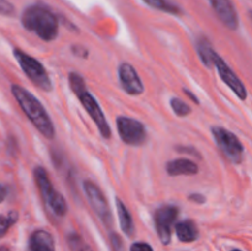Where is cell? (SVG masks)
<instances>
[{
  "label": "cell",
  "mask_w": 252,
  "mask_h": 251,
  "mask_svg": "<svg viewBox=\"0 0 252 251\" xmlns=\"http://www.w3.org/2000/svg\"><path fill=\"white\" fill-rule=\"evenodd\" d=\"M79 251H93V250H91L90 246H88V245H85V244H83V246H81L80 250H79Z\"/></svg>",
  "instance_id": "f1b7e54d"
},
{
  "label": "cell",
  "mask_w": 252,
  "mask_h": 251,
  "mask_svg": "<svg viewBox=\"0 0 252 251\" xmlns=\"http://www.w3.org/2000/svg\"><path fill=\"white\" fill-rule=\"evenodd\" d=\"M213 65L216 66L217 70H218L219 76H220L221 80L236 94L240 100H246L248 97V90H246L245 85L243 84V81L238 78L235 73L229 68V65L226 64V62L224 61L221 57H219V54L217 53L214 54L213 58Z\"/></svg>",
  "instance_id": "30bf717a"
},
{
  "label": "cell",
  "mask_w": 252,
  "mask_h": 251,
  "mask_svg": "<svg viewBox=\"0 0 252 251\" xmlns=\"http://www.w3.org/2000/svg\"><path fill=\"white\" fill-rule=\"evenodd\" d=\"M197 51H198L202 63L207 68H213V58L214 54H216V51H214L211 42L206 37H202V38L198 39V42H197Z\"/></svg>",
  "instance_id": "e0dca14e"
},
{
  "label": "cell",
  "mask_w": 252,
  "mask_h": 251,
  "mask_svg": "<svg viewBox=\"0 0 252 251\" xmlns=\"http://www.w3.org/2000/svg\"><path fill=\"white\" fill-rule=\"evenodd\" d=\"M22 26L33 32L42 41L51 42L58 36V19L47 6L41 4L30 5L21 15Z\"/></svg>",
  "instance_id": "7a4b0ae2"
},
{
  "label": "cell",
  "mask_w": 252,
  "mask_h": 251,
  "mask_svg": "<svg viewBox=\"0 0 252 251\" xmlns=\"http://www.w3.org/2000/svg\"><path fill=\"white\" fill-rule=\"evenodd\" d=\"M166 171L170 176H192L198 172V165L186 157H180L167 162Z\"/></svg>",
  "instance_id": "4fadbf2b"
},
{
  "label": "cell",
  "mask_w": 252,
  "mask_h": 251,
  "mask_svg": "<svg viewBox=\"0 0 252 251\" xmlns=\"http://www.w3.org/2000/svg\"><path fill=\"white\" fill-rule=\"evenodd\" d=\"M189 199H191V201L197 202V203H203V202L206 201V197H204L203 194L194 193V194H191V196L189 197Z\"/></svg>",
  "instance_id": "484cf974"
},
{
  "label": "cell",
  "mask_w": 252,
  "mask_h": 251,
  "mask_svg": "<svg viewBox=\"0 0 252 251\" xmlns=\"http://www.w3.org/2000/svg\"><path fill=\"white\" fill-rule=\"evenodd\" d=\"M130 251H154L152 246L147 243H142V241H138L134 243L130 246Z\"/></svg>",
  "instance_id": "603a6c76"
},
{
  "label": "cell",
  "mask_w": 252,
  "mask_h": 251,
  "mask_svg": "<svg viewBox=\"0 0 252 251\" xmlns=\"http://www.w3.org/2000/svg\"><path fill=\"white\" fill-rule=\"evenodd\" d=\"M170 103H171L172 111H174L179 117H185V116L191 113V107H189L186 102H184L181 98L172 97L171 101H170Z\"/></svg>",
  "instance_id": "ffe728a7"
},
{
  "label": "cell",
  "mask_w": 252,
  "mask_h": 251,
  "mask_svg": "<svg viewBox=\"0 0 252 251\" xmlns=\"http://www.w3.org/2000/svg\"><path fill=\"white\" fill-rule=\"evenodd\" d=\"M184 93L186 94V95L189 96V97L191 98L192 101H194V102H196V103H199V100H198V98H197V97H196V95H194V94H192L191 91H189V90H187V89H185V90H184Z\"/></svg>",
  "instance_id": "83f0119b"
},
{
  "label": "cell",
  "mask_w": 252,
  "mask_h": 251,
  "mask_svg": "<svg viewBox=\"0 0 252 251\" xmlns=\"http://www.w3.org/2000/svg\"><path fill=\"white\" fill-rule=\"evenodd\" d=\"M69 84H70V89L76 96H78L79 101L81 102L83 107L85 108L86 112L89 113L94 122L97 126L98 130H100L101 135L106 139L111 137V130L110 125H108L107 120L105 117V113L101 110L100 105H98L97 100L93 96V94L86 89L85 80L83 76L78 73H70L69 74Z\"/></svg>",
  "instance_id": "3957f363"
},
{
  "label": "cell",
  "mask_w": 252,
  "mask_h": 251,
  "mask_svg": "<svg viewBox=\"0 0 252 251\" xmlns=\"http://www.w3.org/2000/svg\"><path fill=\"white\" fill-rule=\"evenodd\" d=\"M0 251H10L9 248H6V246H0Z\"/></svg>",
  "instance_id": "f546056e"
},
{
  "label": "cell",
  "mask_w": 252,
  "mask_h": 251,
  "mask_svg": "<svg viewBox=\"0 0 252 251\" xmlns=\"http://www.w3.org/2000/svg\"><path fill=\"white\" fill-rule=\"evenodd\" d=\"M84 191H85L91 208L97 214L101 221L106 225H111L112 224V213H111L110 206H108L105 194L101 191L100 187L94 184L93 181H85L84 182Z\"/></svg>",
  "instance_id": "ba28073f"
},
{
  "label": "cell",
  "mask_w": 252,
  "mask_h": 251,
  "mask_svg": "<svg viewBox=\"0 0 252 251\" xmlns=\"http://www.w3.org/2000/svg\"><path fill=\"white\" fill-rule=\"evenodd\" d=\"M175 231H176L179 240L182 241V243H192V241L197 240L199 235L196 223L189 220V219L177 223L176 226H175Z\"/></svg>",
  "instance_id": "9a60e30c"
},
{
  "label": "cell",
  "mask_w": 252,
  "mask_h": 251,
  "mask_svg": "<svg viewBox=\"0 0 252 251\" xmlns=\"http://www.w3.org/2000/svg\"><path fill=\"white\" fill-rule=\"evenodd\" d=\"M117 130L121 139L128 145H142L147 139V128L140 121L121 116L117 118Z\"/></svg>",
  "instance_id": "52a82bcc"
},
{
  "label": "cell",
  "mask_w": 252,
  "mask_h": 251,
  "mask_svg": "<svg viewBox=\"0 0 252 251\" xmlns=\"http://www.w3.org/2000/svg\"><path fill=\"white\" fill-rule=\"evenodd\" d=\"M31 251H54V240L51 233L46 230H36L30 238Z\"/></svg>",
  "instance_id": "5bb4252c"
},
{
  "label": "cell",
  "mask_w": 252,
  "mask_h": 251,
  "mask_svg": "<svg viewBox=\"0 0 252 251\" xmlns=\"http://www.w3.org/2000/svg\"><path fill=\"white\" fill-rule=\"evenodd\" d=\"M233 251H241V250H238V249H235V250H233Z\"/></svg>",
  "instance_id": "4dcf8cb0"
},
{
  "label": "cell",
  "mask_w": 252,
  "mask_h": 251,
  "mask_svg": "<svg viewBox=\"0 0 252 251\" xmlns=\"http://www.w3.org/2000/svg\"><path fill=\"white\" fill-rule=\"evenodd\" d=\"M118 79L123 90L129 95L137 96L144 93V84L132 64H121L118 68Z\"/></svg>",
  "instance_id": "8fae6325"
},
{
  "label": "cell",
  "mask_w": 252,
  "mask_h": 251,
  "mask_svg": "<svg viewBox=\"0 0 252 251\" xmlns=\"http://www.w3.org/2000/svg\"><path fill=\"white\" fill-rule=\"evenodd\" d=\"M11 93L26 117L31 121L32 125L38 129V132L48 139H53L54 134H56L53 121L51 120L43 105L29 90L19 85H12Z\"/></svg>",
  "instance_id": "6da1fadb"
},
{
  "label": "cell",
  "mask_w": 252,
  "mask_h": 251,
  "mask_svg": "<svg viewBox=\"0 0 252 251\" xmlns=\"http://www.w3.org/2000/svg\"><path fill=\"white\" fill-rule=\"evenodd\" d=\"M68 241L70 248L73 249V251H79L81 246H83V241H81V239L79 238L76 234H71V235L68 238Z\"/></svg>",
  "instance_id": "7402d4cb"
},
{
  "label": "cell",
  "mask_w": 252,
  "mask_h": 251,
  "mask_svg": "<svg viewBox=\"0 0 252 251\" xmlns=\"http://www.w3.org/2000/svg\"><path fill=\"white\" fill-rule=\"evenodd\" d=\"M116 208H117L121 229L127 236H132L134 233V223H133L132 216H130L127 206L120 198H116Z\"/></svg>",
  "instance_id": "2e32d148"
},
{
  "label": "cell",
  "mask_w": 252,
  "mask_h": 251,
  "mask_svg": "<svg viewBox=\"0 0 252 251\" xmlns=\"http://www.w3.org/2000/svg\"><path fill=\"white\" fill-rule=\"evenodd\" d=\"M34 180H36L39 192L49 209L58 217L65 216V213L68 212L66 201L58 191L53 188L51 180L43 167L38 166L34 169Z\"/></svg>",
  "instance_id": "5b68a950"
},
{
  "label": "cell",
  "mask_w": 252,
  "mask_h": 251,
  "mask_svg": "<svg viewBox=\"0 0 252 251\" xmlns=\"http://www.w3.org/2000/svg\"><path fill=\"white\" fill-rule=\"evenodd\" d=\"M6 194H7L6 188H5L2 185H0V203H1L5 198H6Z\"/></svg>",
  "instance_id": "4316f807"
},
{
  "label": "cell",
  "mask_w": 252,
  "mask_h": 251,
  "mask_svg": "<svg viewBox=\"0 0 252 251\" xmlns=\"http://www.w3.org/2000/svg\"><path fill=\"white\" fill-rule=\"evenodd\" d=\"M17 218H19V216L14 211L10 212L7 216H0V238H2L7 233L12 224L16 223Z\"/></svg>",
  "instance_id": "d6986e66"
},
{
  "label": "cell",
  "mask_w": 252,
  "mask_h": 251,
  "mask_svg": "<svg viewBox=\"0 0 252 251\" xmlns=\"http://www.w3.org/2000/svg\"><path fill=\"white\" fill-rule=\"evenodd\" d=\"M14 57L17 61V63L20 64V66H21L22 71L26 74L27 78L34 85H37L43 91H51L53 89L51 78H49L48 73L44 69V66L42 65L41 62L37 61L36 58L25 53L24 51L19 48L14 49Z\"/></svg>",
  "instance_id": "277c9868"
},
{
  "label": "cell",
  "mask_w": 252,
  "mask_h": 251,
  "mask_svg": "<svg viewBox=\"0 0 252 251\" xmlns=\"http://www.w3.org/2000/svg\"><path fill=\"white\" fill-rule=\"evenodd\" d=\"M216 11L217 16L228 29L236 30L239 27V16L230 0H208Z\"/></svg>",
  "instance_id": "7c38bea8"
},
{
  "label": "cell",
  "mask_w": 252,
  "mask_h": 251,
  "mask_svg": "<svg viewBox=\"0 0 252 251\" xmlns=\"http://www.w3.org/2000/svg\"><path fill=\"white\" fill-rule=\"evenodd\" d=\"M143 1L149 5V6L160 10V11L167 12V14H181L180 6H177L176 4H174L170 0H143Z\"/></svg>",
  "instance_id": "ac0fdd59"
},
{
  "label": "cell",
  "mask_w": 252,
  "mask_h": 251,
  "mask_svg": "<svg viewBox=\"0 0 252 251\" xmlns=\"http://www.w3.org/2000/svg\"><path fill=\"white\" fill-rule=\"evenodd\" d=\"M111 241H112L115 251H123V244L122 240L120 239V236L116 235V234H112V235H111Z\"/></svg>",
  "instance_id": "cb8c5ba5"
},
{
  "label": "cell",
  "mask_w": 252,
  "mask_h": 251,
  "mask_svg": "<svg viewBox=\"0 0 252 251\" xmlns=\"http://www.w3.org/2000/svg\"><path fill=\"white\" fill-rule=\"evenodd\" d=\"M71 51H73L74 54H76V56L81 57V58H86V56H88V51H86L85 48H83V47L73 46Z\"/></svg>",
  "instance_id": "d4e9b609"
},
{
  "label": "cell",
  "mask_w": 252,
  "mask_h": 251,
  "mask_svg": "<svg viewBox=\"0 0 252 251\" xmlns=\"http://www.w3.org/2000/svg\"><path fill=\"white\" fill-rule=\"evenodd\" d=\"M15 11L14 5L7 0H0V14L1 15H12Z\"/></svg>",
  "instance_id": "44dd1931"
},
{
  "label": "cell",
  "mask_w": 252,
  "mask_h": 251,
  "mask_svg": "<svg viewBox=\"0 0 252 251\" xmlns=\"http://www.w3.org/2000/svg\"><path fill=\"white\" fill-rule=\"evenodd\" d=\"M179 216V208L175 206H161L155 212V228L164 245L171 241V226Z\"/></svg>",
  "instance_id": "9c48e42d"
},
{
  "label": "cell",
  "mask_w": 252,
  "mask_h": 251,
  "mask_svg": "<svg viewBox=\"0 0 252 251\" xmlns=\"http://www.w3.org/2000/svg\"><path fill=\"white\" fill-rule=\"evenodd\" d=\"M212 135L220 152L229 161L240 164L244 159V145L230 130L221 127H212Z\"/></svg>",
  "instance_id": "8992f818"
}]
</instances>
